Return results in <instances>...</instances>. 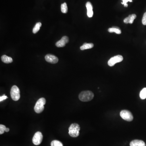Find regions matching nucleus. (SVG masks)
<instances>
[{
  "mask_svg": "<svg viewBox=\"0 0 146 146\" xmlns=\"http://www.w3.org/2000/svg\"><path fill=\"white\" fill-rule=\"evenodd\" d=\"M7 98H7V96H6L5 94H4L3 96L0 97V101L1 102V101H3L4 100H6V99Z\"/></svg>",
  "mask_w": 146,
  "mask_h": 146,
  "instance_id": "23",
  "label": "nucleus"
},
{
  "mask_svg": "<svg viewBox=\"0 0 146 146\" xmlns=\"http://www.w3.org/2000/svg\"><path fill=\"white\" fill-rule=\"evenodd\" d=\"M108 31L110 33H115L118 34H121V31L118 27L117 26H113L112 28H109L108 29Z\"/></svg>",
  "mask_w": 146,
  "mask_h": 146,
  "instance_id": "15",
  "label": "nucleus"
},
{
  "mask_svg": "<svg viewBox=\"0 0 146 146\" xmlns=\"http://www.w3.org/2000/svg\"><path fill=\"white\" fill-rule=\"evenodd\" d=\"M41 23H36V25H35V26L33 28V32L34 34H35V33H37L40 30V28L41 27Z\"/></svg>",
  "mask_w": 146,
  "mask_h": 146,
  "instance_id": "16",
  "label": "nucleus"
},
{
  "mask_svg": "<svg viewBox=\"0 0 146 146\" xmlns=\"http://www.w3.org/2000/svg\"><path fill=\"white\" fill-rule=\"evenodd\" d=\"M9 128H6V130H5V132H9Z\"/></svg>",
  "mask_w": 146,
  "mask_h": 146,
  "instance_id": "24",
  "label": "nucleus"
},
{
  "mask_svg": "<svg viewBox=\"0 0 146 146\" xmlns=\"http://www.w3.org/2000/svg\"><path fill=\"white\" fill-rule=\"evenodd\" d=\"M120 115L123 119L129 122L132 121L134 118L133 116L130 111L126 110H121L120 112Z\"/></svg>",
  "mask_w": 146,
  "mask_h": 146,
  "instance_id": "5",
  "label": "nucleus"
},
{
  "mask_svg": "<svg viewBox=\"0 0 146 146\" xmlns=\"http://www.w3.org/2000/svg\"><path fill=\"white\" fill-rule=\"evenodd\" d=\"M130 146H146V144L143 141L135 140L130 142Z\"/></svg>",
  "mask_w": 146,
  "mask_h": 146,
  "instance_id": "11",
  "label": "nucleus"
},
{
  "mask_svg": "<svg viewBox=\"0 0 146 146\" xmlns=\"http://www.w3.org/2000/svg\"><path fill=\"white\" fill-rule=\"evenodd\" d=\"M46 100L44 98H40L36 102L34 107V110L37 113H40L44 109V105L46 104Z\"/></svg>",
  "mask_w": 146,
  "mask_h": 146,
  "instance_id": "3",
  "label": "nucleus"
},
{
  "mask_svg": "<svg viewBox=\"0 0 146 146\" xmlns=\"http://www.w3.org/2000/svg\"><path fill=\"white\" fill-rule=\"evenodd\" d=\"M6 126L3 125H0V134H3L4 132L6 130Z\"/></svg>",
  "mask_w": 146,
  "mask_h": 146,
  "instance_id": "20",
  "label": "nucleus"
},
{
  "mask_svg": "<svg viewBox=\"0 0 146 146\" xmlns=\"http://www.w3.org/2000/svg\"><path fill=\"white\" fill-rule=\"evenodd\" d=\"M1 60L5 63H10L13 62V59L10 57H8L6 55H3L1 57Z\"/></svg>",
  "mask_w": 146,
  "mask_h": 146,
  "instance_id": "13",
  "label": "nucleus"
},
{
  "mask_svg": "<svg viewBox=\"0 0 146 146\" xmlns=\"http://www.w3.org/2000/svg\"><path fill=\"white\" fill-rule=\"evenodd\" d=\"M142 23L143 25H146V12L144 14L142 19Z\"/></svg>",
  "mask_w": 146,
  "mask_h": 146,
  "instance_id": "22",
  "label": "nucleus"
},
{
  "mask_svg": "<svg viewBox=\"0 0 146 146\" xmlns=\"http://www.w3.org/2000/svg\"><path fill=\"white\" fill-rule=\"evenodd\" d=\"M45 58L47 62L50 63L55 64L58 62V58L53 55H50V54L47 55L45 56Z\"/></svg>",
  "mask_w": 146,
  "mask_h": 146,
  "instance_id": "8",
  "label": "nucleus"
},
{
  "mask_svg": "<svg viewBox=\"0 0 146 146\" xmlns=\"http://www.w3.org/2000/svg\"><path fill=\"white\" fill-rule=\"evenodd\" d=\"M94 44L92 43H84L80 47L81 50H85L91 49L93 48Z\"/></svg>",
  "mask_w": 146,
  "mask_h": 146,
  "instance_id": "14",
  "label": "nucleus"
},
{
  "mask_svg": "<svg viewBox=\"0 0 146 146\" xmlns=\"http://www.w3.org/2000/svg\"><path fill=\"white\" fill-rule=\"evenodd\" d=\"M51 146H63L61 142L57 140H54L51 143Z\"/></svg>",
  "mask_w": 146,
  "mask_h": 146,
  "instance_id": "19",
  "label": "nucleus"
},
{
  "mask_svg": "<svg viewBox=\"0 0 146 146\" xmlns=\"http://www.w3.org/2000/svg\"><path fill=\"white\" fill-rule=\"evenodd\" d=\"M94 96V94L91 91H83L79 94V99L81 101L87 102L93 100Z\"/></svg>",
  "mask_w": 146,
  "mask_h": 146,
  "instance_id": "1",
  "label": "nucleus"
},
{
  "mask_svg": "<svg viewBox=\"0 0 146 146\" xmlns=\"http://www.w3.org/2000/svg\"><path fill=\"white\" fill-rule=\"evenodd\" d=\"M86 9H87V16L89 18H91L93 16V15L92 5L90 2H88L86 3Z\"/></svg>",
  "mask_w": 146,
  "mask_h": 146,
  "instance_id": "10",
  "label": "nucleus"
},
{
  "mask_svg": "<svg viewBox=\"0 0 146 146\" xmlns=\"http://www.w3.org/2000/svg\"><path fill=\"white\" fill-rule=\"evenodd\" d=\"M133 0H122V1H123V2H122L121 3L123 5H124L125 7H127V6H128V5H127V3L128 2V1H129V2H132Z\"/></svg>",
  "mask_w": 146,
  "mask_h": 146,
  "instance_id": "21",
  "label": "nucleus"
},
{
  "mask_svg": "<svg viewBox=\"0 0 146 146\" xmlns=\"http://www.w3.org/2000/svg\"><path fill=\"white\" fill-rule=\"evenodd\" d=\"M69 42V38L67 36H63L61 40L58 41L56 43V46L57 47H63L66 44Z\"/></svg>",
  "mask_w": 146,
  "mask_h": 146,
  "instance_id": "9",
  "label": "nucleus"
},
{
  "mask_svg": "<svg viewBox=\"0 0 146 146\" xmlns=\"http://www.w3.org/2000/svg\"><path fill=\"white\" fill-rule=\"evenodd\" d=\"M43 140V135L41 132H37L35 134L32 139L33 143L35 145H38L41 143Z\"/></svg>",
  "mask_w": 146,
  "mask_h": 146,
  "instance_id": "7",
  "label": "nucleus"
},
{
  "mask_svg": "<svg viewBox=\"0 0 146 146\" xmlns=\"http://www.w3.org/2000/svg\"><path fill=\"white\" fill-rule=\"evenodd\" d=\"M80 128L78 124L72 123L69 128V134L71 137L76 138L80 134Z\"/></svg>",
  "mask_w": 146,
  "mask_h": 146,
  "instance_id": "2",
  "label": "nucleus"
},
{
  "mask_svg": "<svg viewBox=\"0 0 146 146\" xmlns=\"http://www.w3.org/2000/svg\"><path fill=\"white\" fill-rule=\"evenodd\" d=\"M61 11L63 13L66 14L67 12L68 11V8H67V5L66 3L61 4Z\"/></svg>",
  "mask_w": 146,
  "mask_h": 146,
  "instance_id": "18",
  "label": "nucleus"
},
{
  "mask_svg": "<svg viewBox=\"0 0 146 146\" xmlns=\"http://www.w3.org/2000/svg\"><path fill=\"white\" fill-rule=\"evenodd\" d=\"M140 97L142 100H144L146 98V88L142 90L140 92Z\"/></svg>",
  "mask_w": 146,
  "mask_h": 146,
  "instance_id": "17",
  "label": "nucleus"
},
{
  "mask_svg": "<svg viewBox=\"0 0 146 146\" xmlns=\"http://www.w3.org/2000/svg\"><path fill=\"white\" fill-rule=\"evenodd\" d=\"M136 18V15L135 14L130 15L124 20V23L126 24H132Z\"/></svg>",
  "mask_w": 146,
  "mask_h": 146,
  "instance_id": "12",
  "label": "nucleus"
},
{
  "mask_svg": "<svg viewBox=\"0 0 146 146\" xmlns=\"http://www.w3.org/2000/svg\"><path fill=\"white\" fill-rule=\"evenodd\" d=\"M10 94L11 98L13 100L17 101L20 99V89L16 85H14L12 87Z\"/></svg>",
  "mask_w": 146,
  "mask_h": 146,
  "instance_id": "4",
  "label": "nucleus"
},
{
  "mask_svg": "<svg viewBox=\"0 0 146 146\" xmlns=\"http://www.w3.org/2000/svg\"><path fill=\"white\" fill-rule=\"evenodd\" d=\"M123 58L122 56L118 55L115 57L111 58L108 62V65L109 66L112 67L117 63L121 62Z\"/></svg>",
  "mask_w": 146,
  "mask_h": 146,
  "instance_id": "6",
  "label": "nucleus"
}]
</instances>
